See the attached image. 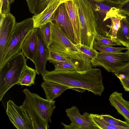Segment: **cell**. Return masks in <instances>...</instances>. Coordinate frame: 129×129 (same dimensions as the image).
Returning a JSON list of instances; mask_svg holds the SVG:
<instances>
[{
  "label": "cell",
  "mask_w": 129,
  "mask_h": 129,
  "mask_svg": "<svg viewBox=\"0 0 129 129\" xmlns=\"http://www.w3.org/2000/svg\"><path fill=\"white\" fill-rule=\"evenodd\" d=\"M42 77L45 81L58 83L82 93L87 90L100 96L105 89L101 70L99 68L74 71L46 70Z\"/></svg>",
  "instance_id": "1"
},
{
  "label": "cell",
  "mask_w": 129,
  "mask_h": 129,
  "mask_svg": "<svg viewBox=\"0 0 129 129\" xmlns=\"http://www.w3.org/2000/svg\"><path fill=\"white\" fill-rule=\"evenodd\" d=\"M52 42L49 49L68 58L73 60L79 66L81 71L93 66L91 58L81 51L68 38L59 26L50 22Z\"/></svg>",
  "instance_id": "2"
},
{
  "label": "cell",
  "mask_w": 129,
  "mask_h": 129,
  "mask_svg": "<svg viewBox=\"0 0 129 129\" xmlns=\"http://www.w3.org/2000/svg\"><path fill=\"white\" fill-rule=\"evenodd\" d=\"M27 59L21 52L13 56L0 67V100L6 93L19 81L26 65Z\"/></svg>",
  "instance_id": "3"
},
{
  "label": "cell",
  "mask_w": 129,
  "mask_h": 129,
  "mask_svg": "<svg viewBox=\"0 0 129 129\" xmlns=\"http://www.w3.org/2000/svg\"><path fill=\"white\" fill-rule=\"evenodd\" d=\"M34 29L32 18L16 22L5 47L0 67L20 51L22 44L27 35Z\"/></svg>",
  "instance_id": "4"
},
{
  "label": "cell",
  "mask_w": 129,
  "mask_h": 129,
  "mask_svg": "<svg viewBox=\"0 0 129 129\" xmlns=\"http://www.w3.org/2000/svg\"><path fill=\"white\" fill-rule=\"evenodd\" d=\"M80 25V44L93 48L95 39L100 35L97 25L86 13L83 0H74Z\"/></svg>",
  "instance_id": "5"
},
{
  "label": "cell",
  "mask_w": 129,
  "mask_h": 129,
  "mask_svg": "<svg viewBox=\"0 0 129 129\" xmlns=\"http://www.w3.org/2000/svg\"><path fill=\"white\" fill-rule=\"evenodd\" d=\"M97 13L101 23L104 33H108L112 26V17L120 13L122 4L109 0H86Z\"/></svg>",
  "instance_id": "6"
},
{
  "label": "cell",
  "mask_w": 129,
  "mask_h": 129,
  "mask_svg": "<svg viewBox=\"0 0 129 129\" xmlns=\"http://www.w3.org/2000/svg\"><path fill=\"white\" fill-rule=\"evenodd\" d=\"M91 62L93 67L101 66L108 72L114 73L129 64V54L127 51L121 53L99 52L97 57L91 59Z\"/></svg>",
  "instance_id": "7"
},
{
  "label": "cell",
  "mask_w": 129,
  "mask_h": 129,
  "mask_svg": "<svg viewBox=\"0 0 129 129\" xmlns=\"http://www.w3.org/2000/svg\"><path fill=\"white\" fill-rule=\"evenodd\" d=\"M6 113L14 126L18 129H33L27 113L11 100L7 103Z\"/></svg>",
  "instance_id": "8"
},
{
  "label": "cell",
  "mask_w": 129,
  "mask_h": 129,
  "mask_svg": "<svg viewBox=\"0 0 129 129\" xmlns=\"http://www.w3.org/2000/svg\"><path fill=\"white\" fill-rule=\"evenodd\" d=\"M64 1L61 3L54 12L52 17L51 22L58 25L70 40L76 44L73 28Z\"/></svg>",
  "instance_id": "9"
},
{
  "label": "cell",
  "mask_w": 129,
  "mask_h": 129,
  "mask_svg": "<svg viewBox=\"0 0 129 129\" xmlns=\"http://www.w3.org/2000/svg\"><path fill=\"white\" fill-rule=\"evenodd\" d=\"M25 98L22 105L20 107L28 113L32 123L33 129H48V123L39 114L34 105L32 93L27 88L23 91Z\"/></svg>",
  "instance_id": "10"
},
{
  "label": "cell",
  "mask_w": 129,
  "mask_h": 129,
  "mask_svg": "<svg viewBox=\"0 0 129 129\" xmlns=\"http://www.w3.org/2000/svg\"><path fill=\"white\" fill-rule=\"evenodd\" d=\"M0 62L3 56L5 47L16 23L15 17L10 13H0Z\"/></svg>",
  "instance_id": "11"
},
{
  "label": "cell",
  "mask_w": 129,
  "mask_h": 129,
  "mask_svg": "<svg viewBox=\"0 0 129 129\" xmlns=\"http://www.w3.org/2000/svg\"><path fill=\"white\" fill-rule=\"evenodd\" d=\"M65 111L71 123L75 126L77 129H99L92 120L88 113L85 112L82 115L76 106H74L67 109Z\"/></svg>",
  "instance_id": "12"
},
{
  "label": "cell",
  "mask_w": 129,
  "mask_h": 129,
  "mask_svg": "<svg viewBox=\"0 0 129 129\" xmlns=\"http://www.w3.org/2000/svg\"><path fill=\"white\" fill-rule=\"evenodd\" d=\"M38 41V48L36 55L33 62L37 74L42 77L45 74L46 62L48 54L49 48L47 46L40 32L39 28H36Z\"/></svg>",
  "instance_id": "13"
},
{
  "label": "cell",
  "mask_w": 129,
  "mask_h": 129,
  "mask_svg": "<svg viewBox=\"0 0 129 129\" xmlns=\"http://www.w3.org/2000/svg\"><path fill=\"white\" fill-rule=\"evenodd\" d=\"M32 96L34 105L39 114L48 123H51V117L56 107L55 101L44 99L33 93Z\"/></svg>",
  "instance_id": "14"
},
{
  "label": "cell",
  "mask_w": 129,
  "mask_h": 129,
  "mask_svg": "<svg viewBox=\"0 0 129 129\" xmlns=\"http://www.w3.org/2000/svg\"><path fill=\"white\" fill-rule=\"evenodd\" d=\"M66 0H51L46 8L39 14L33 16L34 28L51 22L52 16L54 12L61 3Z\"/></svg>",
  "instance_id": "15"
},
{
  "label": "cell",
  "mask_w": 129,
  "mask_h": 129,
  "mask_svg": "<svg viewBox=\"0 0 129 129\" xmlns=\"http://www.w3.org/2000/svg\"><path fill=\"white\" fill-rule=\"evenodd\" d=\"M38 48L36 28H34L27 36L22 45V53L25 57L34 62Z\"/></svg>",
  "instance_id": "16"
},
{
  "label": "cell",
  "mask_w": 129,
  "mask_h": 129,
  "mask_svg": "<svg viewBox=\"0 0 129 129\" xmlns=\"http://www.w3.org/2000/svg\"><path fill=\"white\" fill-rule=\"evenodd\" d=\"M109 100L111 105L124 117L129 125V102L123 98L122 93L114 91L110 96Z\"/></svg>",
  "instance_id": "17"
},
{
  "label": "cell",
  "mask_w": 129,
  "mask_h": 129,
  "mask_svg": "<svg viewBox=\"0 0 129 129\" xmlns=\"http://www.w3.org/2000/svg\"><path fill=\"white\" fill-rule=\"evenodd\" d=\"M64 2L73 28L76 44H80L79 21L74 0H66Z\"/></svg>",
  "instance_id": "18"
},
{
  "label": "cell",
  "mask_w": 129,
  "mask_h": 129,
  "mask_svg": "<svg viewBox=\"0 0 129 129\" xmlns=\"http://www.w3.org/2000/svg\"><path fill=\"white\" fill-rule=\"evenodd\" d=\"M41 86L45 92L46 99L50 101L59 97L67 89H70L69 87L54 82L44 81Z\"/></svg>",
  "instance_id": "19"
},
{
  "label": "cell",
  "mask_w": 129,
  "mask_h": 129,
  "mask_svg": "<svg viewBox=\"0 0 129 129\" xmlns=\"http://www.w3.org/2000/svg\"><path fill=\"white\" fill-rule=\"evenodd\" d=\"M116 39L122 45L129 48V20L125 16L120 20Z\"/></svg>",
  "instance_id": "20"
},
{
  "label": "cell",
  "mask_w": 129,
  "mask_h": 129,
  "mask_svg": "<svg viewBox=\"0 0 129 129\" xmlns=\"http://www.w3.org/2000/svg\"><path fill=\"white\" fill-rule=\"evenodd\" d=\"M37 74L36 70L26 65L22 72L19 81L16 84L29 86H31L34 84Z\"/></svg>",
  "instance_id": "21"
},
{
  "label": "cell",
  "mask_w": 129,
  "mask_h": 129,
  "mask_svg": "<svg viewBox=\"0 0 129 129\" xmlns=\"http://www.w3.org/2000/svg\"><path fill=\"white\" fill-rule=\"evenodd\" d=\"M30 13L36 15L42 12L51 0H25Z\"/></svg>",
  "instance_id": "22"
},
{
  "label": "cell",
  "mask_w": 129,
  "mask_h": 129,
  "mask_svg": "<svg viewBox=\"0 0 129 129\" xmlns=\"http://www.w3.org/2000/svg\"><path fill=\"white\" fill-rule=\"evenodd\" d=\"M55 67L56 71H81L79 66L76 63L69 62L49 61Z\"/></svg>",
  "instance_id": "23"
},
{
  "label": "cell",
  "mask_w": 129,
  "mask_h": 129,
  "mask_svg": "<svg viewBox=\"0 0 129 129\" xmlns=\"http://www.w3.org/2000/svg\"><path fill=\"white\" fill-rule=\"evenodd\" d=\"M90 115L92 120L99 129H122L109 124L101 118L99 114H90Z\"/></svg>",
  "instance_id": "24"
},
{
  "label": "cell",
  "mask_w": 129,
  "mask_h": 129,
  "mask_svg": "<svg viewBox=\"0 0 129 129\" xmlns=\"http://www.w3.org/2000/svg\"><path fill=\"white\" fill-rule=\"evenodd\" d=\"M39 28L43 40L47 47L49 48L52 42V32L51 23L48 22Z\"/></svg>",
  "instance_id": "25"
},
{
  "label": "cell",
  "mask_w": 129,
  "mask_h": 129,
  "mask_svg": "<svg viewBox=\"0 0 129 129\" xmlns=\"http://www.w3.org/2000/svg\"><path fill=\"white\" fill-rule=\"evenodd\" d=\"M93 48L99 52L116 53H121L122 50H128L126 47H114L103 45L94 42Z\"/></svg>",
  "instance_id": "26"
},
{
  "label": "cell",
  "mask_w": 129,
  "mask_h": 129,
  "mask_svg": "<svg viewBox=\"0 0 129 129\" xmlns=\"http://www.w3.org/2000/svg\"><path fill=\"white\" fill-rule=\"evenodd\" d=\"M100 117L109 124L121 127L122 129H129V125L126 121L116 119L109 115H99Z\"/></svg>",
  "instance_id": "27"
},
{
  "label": "cell",
  "mask_w": 129,
  "mask_h": 129,
  "mask_svg": "<svg viewBox=\"0 0 129 129\" xmlns=\"http://www.w3.org/2000/svg\"><path fill=\"white\" fill-rule=\"evenodd\" d=\"M94 42L103 45L109 46L122 45L116 39L105 37L100 35L95 39Z\"/></svg>",
  "instance_id": "28"
},
{
  "label": "cell",
  "mask_w": 129,
  "mask_h": 129,
  "mask_svg": "<svg viewBox=\"0 0 129 129\" xmlns=\"http://www.w3.org/2000/svg\"><path fill=\"white\" fill-rule=\"evenodd\" d=\"M47 61H61L75 63L79 66L80 67L79 65L75 62L72 60L66 58L62 56L51 51L49 49L48 54L47 58Z\"/></svg>",
  "instance_id": "29"
},
{
  "label": "cell",
  "mask_w": 129,
  "mask_h": 129,
  "mask_svg": "<svg viewBox=\"0 0 129 129\" xmlns=\"http://www.w3.org/2000/svg\"><path fill=\"white\" fill-rule=\"evenodd\" d=\"M75 45L81 51L90 57L91 59H94L97 57L99 52L93 48H91L81 44Z\"/></svg>",
  "instance_id": "30"
},
{
  "label": "cell",
  "mask_w": 129,
  "mask_h": 129,
  "mask_svg": "<svg viewBox=\"0 0 129 129\" xmlns=\"http://www.w3.org/2000/svg\"><path fill=\"white\" fill-rule=\"evenodd\" d=\"M10 5L9 0H0V13L5 14L10 13Z\"/></svg>",
  "instance_id": "31"
},
{
  "label": "cell",
  "mask_w": 129,
  "mask_h": 129,
  "mask_svg": "<svg viewBox=\"0 0 129 129\" xmlns=\"http://www.w3.org/2000/svg\"><path fill=\"white\" fill-rule=\"evenodd\" d=\"M120 12L122 15L129 17V0L121 4L120 8Z\"/></svg>",
  "instance_id": "32"
},
{
  "label": "cell",
  "mask_w": 129,
  "mask_h": 129,
  "mask_svg": "<svg viewBox=\"0 0 129 129\" xmlns=\"http://www.w3.org/2000/svg\"><path fill=\"white\" fill-rule=\"evenodd\" d=\"M113 73L117 77L123 76L129 77V64Z\"/></svg>",
  "instance_id": "33"
},
{
  "label": "cell",
  "mask_w": 129,
  "mask_h": 129,
  "mask_svg": "<svg viewBox=\"0 0 129 129\" xmlns=\"http://www.w3.org/2000/svg\"><path fill=\"white\" fill-rule=\"evenodd\" d=\"M117 77L119 79L124 90L129 92V77L124 76Z\"/></svg>",
  "instance_id": "34"
},
{
  "label": "cell",
  "mask_w": 129,
  "mask_h": 129,
  "mask_svg": "<svg viewBox=\"0 0 129 129\" xmlns=\"http://www.w3.org/2000/svg\"><path fill=\"white\" fill-rule=\"evenodd\" d=\"M112 2L122 4L128 0H109Z\"/></svg>",
  "instance_id": "35"
},
{
  "label": "cell",
  "mask_w": 129,
  "mask_h": 129,
  "mask_svg": "<svg viewBox=\"0 0 129 129\" xmlns=\"http://www.w3.org/2000/svg\"><path fill=\"white\" fill-rule=\"evenodd\" d=\"M9 1L10 4H11L14 2L15 0H9Z\"/></svg>",
  "instance_id": "36"
},
{
  "label": "cell",
  "mask_w": 129,
  "mask_h": 129,
  "mask_svg": "<svg viewBox=\"0 0 129 129\" xmlns=\"http://www.w3.org/2000/svg\"><path fill=\"white\" fill-rule=\"evenodd\" d=\"M127 18L129 20V17L126 16Z\"/></svg>",
  "instance_id": "37"
},
{
  "label": "cell",
  "mask_w": 129,
  "mask_h": 129,
  "mask_svg": "<svg viewBox=\"0 0 129 129\" xmlns=\"http://www.w3.org/2000/svg\"><path fill=\"white\" fill-rule=\"evenodd\" d=\"M127 51L129 54V48H128V49L127 50Z\"/></svg>",
  "instance_id": "38"
}]
</instances>
